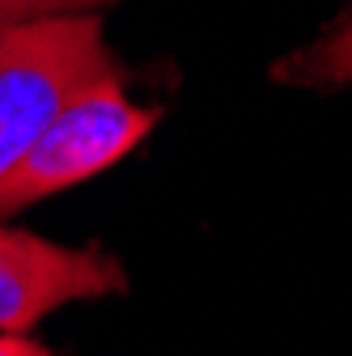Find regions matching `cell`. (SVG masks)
I'll use <instances>...</instances> for the list:
<instances>
[{"mask_svg":"<svg viewBox=\"0 0 352 356\" xmlns=\"http://www.w3.org/2000/svg\"><path fill=\"white\" fill-rule=\"evenodd\" d=\"M123 267L102 250H68L22 229H0V331L26 335L56 305L123 293Z\"/></svg>","mask_w":352,"mask_h":356,"instance_id":"obj_3","label":"cell"},{"mask_svg":"<svg viewBox=\"0 0 352 356\" xmlns=\"http://www.w3.org/2000/svg\"><path fill=\"white\" fill-rule=\"evenodd\" d=\"M153 123L157 111L131 106L119 89V76H102L77 89L51 115V123L38 131L26 157L0 178V216L102 174L106 165L136 149L153 131Z\"/></svg>","mask_w":352,"mask_h":356,"instance_id":"obj_2","label":"cell"},{"mask_svg":"<svg viewBox=\"0 0 352 356\" xmlns=\"http://www.w3.org/2000/svg\"><path fill=\"white\" fill-rule=\"evenodd\" d=\"M0 356H51L47 348H38V343H30V339H22V335H0Z\"/></svg>","mask_w":352,"mask_h":356,"instance_id":"obj_6","label":"cell"},{"mask_svg":"<svg viewBox=\"0 0 352 356\" xmlns=\"http://www.w3.org/2000/svg\"><path fill=\"white\" fill-rule=\"evenodd\" d=\"M102 76H119V68L90 13L0 26V178L77 89Z\"/></svg>","mask_w":352,"mask_h":356,"instance_id":"obj_1","label":"cell"},{"mask_svg":"<svg viewBox=\"0 0 352 356\" xmlns=\"http://www.w3.org/2000/svg\"><path fill=\"white\" fill-rule=\"evenodd\" d=\"M111 5V0H0V26H17V22H42V17H68Z\"/></svg>","mask_w":352,"mask_h":356,"instance_id":"obj_5","label":"cell"},{"mask_svg":"<svg viewBox=\"0 0 352 356\" xmlns=\"http://www.w3.org/2000/svg\"><path fill=\"white\" fill-rule=\"evenodd\" d=\"M285 85L297 89H339L352 81V0H344L339 17L293 56H285L272 72Z\"/></svg>","mask_w":352,"mask_h":356,"instance_id":"obj_4","label":"cell"}]
</instances>
